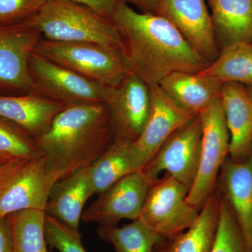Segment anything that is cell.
Instances as JSON below:
<instances>
[{
  "label": "cell",
  "instance_id": "cell-1",
  "mask_svg": "<svg viewBox=\"0 0 252 252\" xmlns=\"http://www.w3.org/2000/svg\"><path fill=\"white\" fill-rule=\"evenodd\" d=\"M112 21L122 37L130 71L150 87L172 72H199L210 64L162 16L137 12L119 1Z\"/></svg>",
  "mask_w": 252,
  "mask_h": 252
},
{
  "label": "cell",
  "instance_id": "cell-2",
  "mask_svg": "<svg viewBox=\"0 0 252 252\" xmlns=\"http://www.w3.org/2000/svg\"><path fill=\"white\" fill-rule=\"evenodd\" d=\"M36 140L59 181L91 166L114 143L115 133L105 104H82L63 109Z\"/></svg>",
  "mask_w": 252,
  "mask_h": 252
},
{
  "label": "cell",
  "instance_id": "cell-3",
  "mask_svg": "<svg viewBox=\"0 0 252 252\" xmlns=\"http://www.w3.org/2000/svg\"><path fill=\"white\" fill-rule=\"evenodd\" d=\"M23 24L36 30L47 40L91 42L124 50L112 20L69 0H47L37 14Z\"/></svg>",
  "mask_w": 252,
  "mask_h": 252
},
{
  "label": "cell",
  "instance_id": "cell-4",
  "mask_svg": "<svg viewBox=\"0 0 252 252\" xmlns=\"http://www.w3.org/2000/svg\"><path fill=\"white\" fill-rule=\"evenodd\" d=\"M34 51L104 86L117 85L130 71L124 50L91 42H62L41 38Z\"/></svg>",
  "mask_w": 252,
  "mask_h": 252
},
{
  "label": "cell",
  "instance_id": "cell-5",
  "mask_svg": "<svg viewBox=\"0 0 252 252\" xmlns=\"http://www.w3.org/2000/svg\"><path fill=\"white\" fill-rule=\"evenodd\" d=\"M57 177L46 158H13L0 166V217L21 210L45 211Z\"/></svg>",
  "mask_w": 252,
  "mask_h": 252
},
{
  "label": "cell",
  "instance_id": "cell-6",
  "mask_svg": "<svg viewBox=\"0 0 252 252\" xmlns=\"http://www.w3.org/2000/svg\"><path fill=\"white\" fill-rule=\"evenodd\" d=\"M199 115L202 128L200 162L187 202L200 212L216 189L220 167L229 154L230 134L220 96Z\"/></svg>",
  "mask_w": 252,
  "mask_h": 252
},
{
  "label": "cell",
  "instance_id": "cell-7",
  "mask_svg": "<svg viewBox=\"0 0 252 252\" xmlns=\"http://www.w3.org/2000/svg\"><path fill=\"white\" fill-rule=\"evenodd\" d=\"M28 69L34 93L62 104L104 103L105 86L33 51L28 60Z\"/></svg>",
  "mask_w": 252,
  "mask_h": 252
},
{
  "label": "cell",
  "instance_id": "cell-8",
  "mask_svg": "<svg viewBox=\"0 0 252 252\" xmlns=\"http://www.w3.org/2000/svg\"><path fill=\"white\" fill-rule=\"evenodd\" d=\"M188 187L165 174L149 189L140 220L162 238H171L194 224L199 216L187 202Z\"/></svg>",
  "mask_w": 252,
  "mask_h": 252
},
{
  "label": "cell",
  "instance_id": "cell-9",
  "mask_svg": "<svg viewBox=\"0 0 252 252\" xmlns=\"http://www.w3.org/2000/svg\"><path fill=\"white\" fill-rule=\"evenodd\" d=\"M201 138V122L198 115L164 142L143 172L152 182L165 172L190 189L198 172Z\"/></svg>",
  "mask_w": 252,
  "mask_h": 252
},
{
  "label": "cell",
  "instance_id": "cell-10",
  "mask_svg": "<svg viewBox=\"0 0 252 252\" xmlns=\"http://www.w3.org/2000/svg\"><path fill=\"white\" fill-rule=\"evenodd\" d=\"M104 104L109 109L115 139L135 142L150 112V86L130 71L117 85L105 86Z\"/></svg>",
  "mask_w": 252,
  "mask_h": 252
},
{
  "label": "cell",
  "instance_id": "cell-11",
  "mask_svg": "<svg viewBox=\"0 0 252 252\" xmlns=\"http://www.w3.org/2000/svg\"><path fill=\"white\" fill-rule=\"evenodd\" d=\"M153 182L143 170L123 177L99 194L84 210L81 220L102 226H117L123 220H138Z\"/></svg>",
  "mask_w": 252,
  "mask_h": 252
},
{
  "label": "cell",
  "instance_id": "cell-12",
  "mask_svg": "<svg viewBox=\"0 0 252 252\" xmlns=\"http://www.w3.org/2000/svg\"><path fill=\"white\" fill-rule=\"evenodd\" d=\"M41 38L25 24L0 26V94L34 93L28 60Z\"/></svg>",
  "mask_w": 252,
  "mask_h": 252
},
{
  "label": "cell",
  "instance_id": "cell-13",
  "mask_svg": "<svg viewBox=\"0 0 252 252\" xmlns=\"http://www.w3.org/2000/svg\"><path fill=\"white\" fill-rule=\"evenodd\" d=\"M156 14L171 23L207 62L217 59L220 49L205 0H158Z\"/></svg>",
  "mask_w": 252,
  "mask_h": 252
},
{
  "label": "cell",
  "instance_id": "cell-14",
  "mask_svg": "<svg viewBox=\"0 0 252 252\" xmlns=\"http://www.w3.org/2000/svg\"><path fill=\"white\" fill-rule=\"evenodd\" d=\"M216 189L229 204L252 250V151L243 161L225 158Z\"/></svg>",
  "mask_w": 252,
  "mask_h": 252
},
{
  "label": "cell",
  "instance_id": "cell-15",
  "mask_svg": "<svg viewBox=\"0 0 252 252\" xmlns=\"http://www.w3.org/2000/svg\"><path fill=\"white\" fill-rule=\"evenodd\" d=\"M150 93L148 119L140 137L135 142L149 161L175 131L195 117L181 109L159 85L150 87Z\"/></svg>",
  "mask_w": 252,
  "mask_h": 252
},
{
  "label": "cell",
  "instance_id": "cell-16",
  "mask_svg": "<svg viewBox=\"0 0 252 252\" xmlns=\"http://www.w3.org/2000/svg\"><path fill=\"white\" fill-rule=\"evenodd\" d=\"M220 99L230 134L228 157L235 161L248 158L252 151V99L243 84L227 83Z\"/></svg>",
  "mask_w": 252,
  "mask_h": 252
},
{
  "label": "cell",
  "instance_id": "cell-17",
  "mask_svg": "<svg viewBox=\"0 0 252 252\" xmlns=\"http://www.w3.org/2000/svg\"><path fill=\"white\" fill-rule=\"evenodd\" d=\"M89 167L58 181L51 189L46 203V215L72 229L79 230L84 205L94 195Z\"/></svg>",
  "mask_w": 252,
  "mask_h": 252
},
{
  "label": "cell",
  "instance_id": "cell-18",
  "mask_svg": "<svg viewBox=\"0 0 252 252\" xmlns=\"http://www.w3.org/2000/svg\"><path fill=\"white\" fill-rule=\"evenodd\" d=\"M158 85L181 109L196 117L220 97L223 84L201 72H174Z\"/></svg>",
  "mask_w": 252,
  "mask_h": 252
},
{
  "label": "cell",
  "instance_id": "cell-19",
  "mask_svg": "<svg viewBox=\"0 0 252 252\" xmlns=\"http://www.w3.org/2000/svg\"><path fill=\"white\" fill-rule=\"evenodd\" d=\"M148 161L135 142L115 139L107 152L89 167L94 194L99 195L123 177L142 171Z\"/></svg>",
  "mask_w": 252,
  "mask_h": 252
},
{
  "label": "cell",
  "instance_id": "cell-20",
  "mask_svg": "<svg viewBox=\"0 0 252 252\" xmlns=\"http://www.w3.org/2000/svg\"><path fill=\"white\" fill-rule=\"evenodd\" d=\"M64 108L62 104L34 93L0 94V117L21 126L35 138L49 128L54 117Z\"/></svg>",
  "mask_w": 252,
  "mask_h": 252
},
{
  "label": "cell",
  "instance_id": "cell-21",
  "mask_svg": "<svg viewBox=\"0 0 252 252\" xmlns=\"http://www.w3.org/2000/svg\"><path fill=\"white\" fill-rule=\"evenodd\" d=\"M220 194L215 189L189 229L171 238L163 239L154 252H210L220 218Z\"/></svg>",
  "mask_w": 252,
  "mask_h": 252
},
{
  "label": "cell",
  "instance_id": "cell-22",
  "mask_svg": "<svg viewBox=\"0 0 252 252\" xmlns=\"http://www.w3.org/2000/svg\"><path fill=\"white\" fill-rule=\"evenodd\" d=\"M215 37L220 49L252 43V0H208Z\"/></svg>",
  "mask_w": 252,
  "mask_h": 252
},
{
  "label": "cell",
  "instance_id": "cell-23",
  "mask_svg": "<svg viewBox=\"0 0 252 252\" xmlns=\"http://www.w3.org/2000/svg\"><path fill=\"white\" fill-rule=\"evenodd\" d=\"M13 252H49L44 210H25L5 217Z\"/></svg>",
  "mask_w": 252,
  "mask_h": 252
},
{
  "label": "cell",
  "instance_id": "cell-24",
  "mask_svg": "<svg viewBox=\"0 0 252 252\" xmlns=\"http://www.w3.org/2000/svg\"><path fill=\"white\" fill-rule=\"evenodd\" d=\"M203 74L215 78L222 84L237 83L252 86V43H238L220 49L214 62Z\"/></svg>",
  "mask_w": 252,
  "mask_h": 252
},
{
  "label": "cell",
  "instance_id": "cell-25",
  "mask_svg": "<svg viewBox=\"0 0 252 252\" xmlns=\"http://www.w3.org/2000/svg\"><path fill=\"white\" fill-rule=\"evenodd\" d=\"M97 233L116 252H154L164 239L140 219L122 227L99 225Z\"/></svg>",
  "mask_w": 252,
  "mask_h": 252
},
{
  "label": "cell",
  "instance_id": "cell-26",
  "mask_svg": "<svg viewBox=\"0 0 252 252\" xmlns=\"http://www.w3.org/2000/svg\"><path fill=\"white\" fill-rule=\"evenodd\" d=\"M0 155L9 159L43 157L35 137L21 126L0 117Z\"/></svg>",
  "mask_w": 252,
  "mask_h": 252
},
{
  "label": "cell",
  "instance_id": "cell-27",
  "mask_svg": "<svg viewBox=\"0 0 252 252\" xmlns=\"http://www.w3.org/2000/svg\"><path fill=\"white\" fill-rule=\"evenodd\" d=\"M220 218L210 252H252L229 204L220 196Z\"/></svg>",
  "mask_w": 252,
  "mask_h": 252
},
{
  "label": "cell",
  "instance_id": "cell-28",
  "mask_svg": "<svg viewBox=\"0 0 252 252\" xmlns=\"http://www.w3.org/2000/svg\"><path fill=\"white\" fill-rule=\"evenodd\" d=\"M45 231L50 248L59 252H88L83 245L79 230L72 229L47 215Z\"/></svg>",
  "mask_w": 252,
  "mask_h": 252
},
{
  "label": "cell",
  "instance_id": "cell-29",
  "mask_svg": "<svg viewBox=\"0 0 252 252\" xmlns=\"http://www.w3.org/2000/svg\"><path fill=\"white\" fill-rule=\"evenodd\" d=\"M47 0H0V26L23 24L37 14Z\"/></svg>",
  "mask_w": 252,
  "mask_h": 252
},
{
  "label": "cell",
  "instance_id": "cell-30",
  "mask_svg": "<svg viewBox=\"0 0 252 252\" xmlns=\"http://www.w3.org/2000/svg\"><path fill=\"white\" fill-rule=\"evenodd\" d=\"M87 8L95 14L112 20L119 0H69Z\"/></svg>",
  "mask_w": 252,
  "mask_h": 252
},
{
  "label": "cell",
  "instance_id": "cell-31",
  "mask_svg": "<svg viewBox=\"0 0 252 252\" xmlns=\"http://www.w3.org/2000/svg\"><path fill=\"white\" fill-rule=\"evenodd\" d=\"M0 252H13L6 218L0 217Z\"/></svg>",
  "mask_w": 252,
  "mask_h": 252
},
{
  "label": "cell",
  "instance_id": "cell-32",
  "mask_svg": "<svg viewBox=\"0 0 252 252\" xmlns=\"http://www.w3.org/2000/svg\"><path fill=\"white\" fill-rule=\"evenodd\" d=\"M126 4L135 5L142 13L156 14L158 0H119Z\"/></svg>",
  "mask_w": 252,
  "mask_h": 252
},
{
  "label": "cell",
  "instance_id": "cell-33",
  "mask_svg": "<svg viewBox=\"0 0 252 252\" xmlns=\"http://www.w3.org/2000/svg\"><path fill=\"white\" fill-rule=\"evenodd\" d=\"M9 160L10 159L8 158L2 157V156L0 155V166H1L3 164L5 163L6 162H7L8 160Z\"/></svg>",
  "mask_w": 252,
  "mask_h": 252
},
{
  "label": "cell",
  "instance_id": "cell-34",
  "mask_svg": "<svg viewBox=\"0 0 252 252\" xmlns=\"http://www.w3.org/2000/svg\"><path fill=\"white\" fill-rule=\"evenodd\" d=\"M247 89H248L249 94H250V97H251L252 99V86H251V87L247 88Z\"/></svg>",
  "mask_w": 252,
  "mask_h": 252
}]
</instances>
